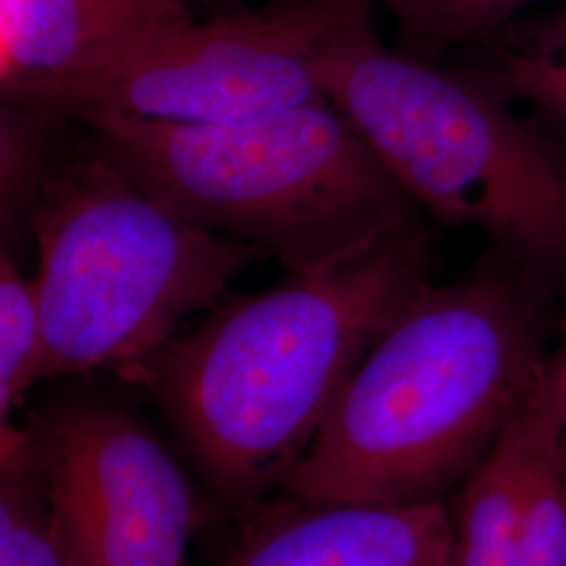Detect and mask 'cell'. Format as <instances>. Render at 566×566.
Returning a JSON list of instances; mask_svg holds the SVG:
<instances>
[{
    "mask_svg": "<svg viewBox=\"0 0 566 566\" xmlns=\"http://www.w3.org/2000/svg\"><path fill=\"white\" fill-rule=\"evenodd\" d=\"M81 122L185 223L259 245L290 273L334 263L418 219V206L327 97L224 124L116 114Z\"/></svg>",
    "mask_w": 566,
    "mask_h": 566,
    "instance_id": "3",
    "label": "cell"
},
{
    "mask_svg": "<svg viewBox=\"0 0 566 566\" xmlns=\"http://www.w3.org/2000/svg\"><path fill=\"white\" fill-rule=\"evenodd\" d=\"M458 65L566 158V0H546Z\"/></svg>",
    "mask_w": 566,
    "mask_h": 566,
    "instance_id": "10",
    "label": "cell"
},
{
    "mask_svg": "<svg viewBox=\"0 0 566 566\" xmlns=\"http://www.w3.org/2000/svg\"><path fill=\"white\" fill-rule=\"evenodd\" d=\"M187 20V0H0L2 102L95 70Z\"/></svg>",
    "mask_w": 566,
    "mask_h": 566,
    "instance_id": "9",
    "label": "cell"
},
{
    "mask_svg": "<svg viewBox=\"0 0 566 566\" xmlns=\"http://www.w3.org/2000/svg\"><path fill=\"white\" fill-rule=\"evenodd\" d=\"M526 401L566 434V327L560 344L546 353Z\"/></svg>",
    "mask_w": 566,
    "mask_h": 566,
    "instance_id": "16",
    "label": "cell"
},
{
    "mask_svg": "<svg viewBox=\"0 0 566 566\" xmlns=\"http://www.w3.org/2000/svg\"><path fill=\"white\" fill-rule=\"evenodd\" d=\"M25 426L63 566H185L208 506L142 418L103 399H67Z\"/></svg>",
    "mask_w": 566,
    "mask_h": 566,
    "instance_id": "7",
    "label": "cell"
},
{
    "mask_svg": "<svg viewBox=\"0 0 566 566\" xmlns=\"http://www.w3.org/2000/svg\"><path fill=\"white\" fill-rule=\"evenodd\" d=\"M395 23L397 51L441 63L453 51H476L546 0H382Z\"/></svg>",
    "mask_w": 566,
    "mask_h": 566,
    "instance_id": "13",
    "label": "cell"
},
{
    "mask_svg": "<svg viewBox=\"0 0 566 566\" xmlns=\"http://www.w3.org/2000/svg\"><path fill=\"white\" fill-rule=\"evenodd\" d=\"M535 437L537 420L523 403L468 474L453 514L455 566H521V485Z\"/></svg>",
    "mask_w": 566,
    "mask_h": 566,
    "instance_id": "11",
    "label": "cell"
},
{
    "mask_svg": "<svg viewBox=\"0 0 566 566\" xmlns=\"http://www.w3.org/2000/svg\"><path fill=\"white\" fill-rule=\"evenodd\" d=\"M44 380V334L34 277H23L7 250L0 261V426L25 392Z\"/></svg>",
    "mask_w": 566,
    "mask_h": 566,
    "instance_id": "15",
    "label": "cell"
},
{
    "mask_svg": "<svg viewBox=\"0 0 566 566\" xmlns=\"http://www.w3.org/2000/svg\"><path fill=\"white\" fill-rule=\"evenodd\" d=\"M221 566H455L453 516L441 502L248 507Z\"/></svg>",
    "mask_w": 566,
    "mask_h": 566,
    "instance_id": "8",
    "label": "cell"
},
{
    "mask_svg": "<svg viewBox=\"0 0 566 566\" xmlns=\"http://www.w3.org/2000/svg\"><path fill=\"white\" fill-rule=\"evenodd\" d=\"M376 0H273L175 23L116 60L4 102L51 120L116 114L177 124L269 116L325 97L319 63L371 20Z\"/></svg>",
    "mask_w": 566,
    "mask_h": 566,
    "instance_id": "6",
    "label": "cell"
},
{
    "mask_svg": "<svg viewBox=\"0 0 566 566\" xmlns=\"http://www.w3.org/2000/svg\"><path fill=\"white\" fill-rule=\"evenodd\" d=\"M319 82L418 208L481 231L542 294L566 290V158L481 82L388 49L371 20L325 53Z\"/></svg>",
    "mask_w": 566,
    "mask_h": 566,
    "instance_id": "4",
    "label": "cell"
},
{
    "mask_svg": "<svg viewBox=\"0 0 566 566\" xmlns=\"http://www.w3.org/2000/svg\"><path fill=\"white\" fill-rule=\"evenodd\" d=\"M420 219L334 263L219 301L124 376L163 409L229 506L280 491L386 325L432 282Z\"/></svg>",
    "mask_w": 566,
    "mask_h": 566,
    "instance_id": "1",
    "label": "cell"
},
{
    "mask_svg": "<svg viewBox=\"0 0 566 566\" xmlns=\"http://www.w3.org/2000/svg\"><path fill=\"white\" fill-rule=\"evenodd\" d=\"M44 334V380L120 378L156 355L193 313L212 308L263 248L185 223L97 143L46 168L30 210Z\"/></svg>",
    "mask_w": 566,
    "mask_h": 566,
    "instance_id": "5",
    "label": "cell"
},
{
    "mask_svg": "<svg viewBox=\"0 0 566 566\" xmlns=\"http://www.w3.org/2000/svg\"><path fill=\"white\" fill-rule=\"evenodd\" d=\"M0 566H63L28 426H0Z\"/></svg>",
    "mask_w": 566,
    "mask_h": 566,
    "instance_id": "12",
    "label": "cell"
},
{
    "mask_svg": "<svg viewBox=\"0 0 566 566\" xmlns=\"http://www.w3.org/2000/svg\"><path fill=\"white\" fill-rule=\"evenodd\" d=\"M525 403L537 420V437L521 485V566H566V434Z\"/></svg>",
    "mask_w": 566,
    "mask_h": 566,
    "instance_id": "14",
    "label": "cell"
},
{
    "mask_svg": "<svg viewBox=\"0 0 566 566\" xmlns=\"http://www.w3.org/2000/svg\"><path fill=\"white\" fill-rule=\"evenodd\" d=\"M544 296L495 252L420 287L365 353L280 493L308 504L441 502L525 403Z\"/></svg>",
    "mask_w": 566,
    "mask_h": 566,
    "instance_id": "2",
    "label": "cell"
}]
</instances>
